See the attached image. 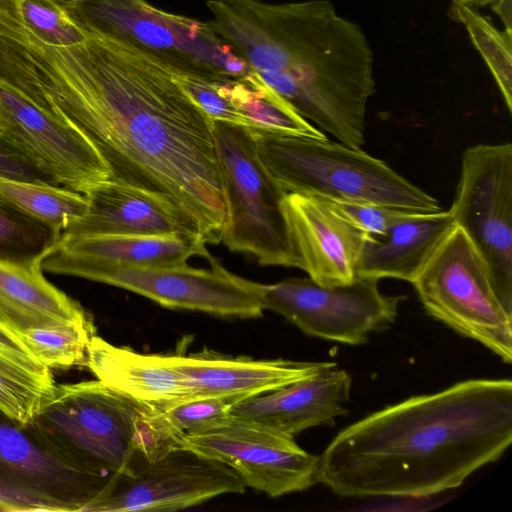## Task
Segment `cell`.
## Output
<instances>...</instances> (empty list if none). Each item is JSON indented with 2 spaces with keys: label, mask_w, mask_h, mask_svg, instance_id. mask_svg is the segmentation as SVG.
<instances>
[{
  "label": "cell",
  "mask_w": 512,
  "mask_h": 512,
  "mask_svg": "<svg viewBox=\"0 0 512 512\" xmlns=\"http://www.w3.org/2000/svg\"><path fill=\"white\" fill-rule=\"evenodd\" d=\"M52 108L76 125L111 178L168 199L204 244L221 242L227 202L213 124L172 70L139 50L87 35L67 48L18 23Z\"/></svg>",
  "instance_id": "6da1fadb"
},
{
  "label": "cell",
  "mask_w": 512,
  "mask_h": 512,
  "mask_svg": "<svg viewBox=\"0 0 512 512\" xmlns=\"http://www.w3.org/2000/svg\"><path fill=\"white\" fill-rule=\"evenodd\" d=\"M511 442V380L470 379L346 427L319 456L316 479L344 497H429L462 485Z\"/></svg>",
  "instance_id": "7a4b0ae2"
},
{
  "label": "cell",
  "mask_w": 512,
  "mask_h": 512,
  "mask_svg": "<svg viewBox=\"0 0 512 512\" xmlns=\"http://www.w3.org/2000/svg\"><path fill=\"white\" fill-rule=\"evenodd\" d=\"M212 30L273 91L340 143L361 148L375 91L361 28L328 0H208Z\"/></svg>",
  "instance_id": "3957f363"
},
{
  "label": "cell",
  "mask_w": 512,
  "mask_h": 512,
  "mask_svg": "<svg viewBox=\"0 0 512 512\" xmlns=\"http://www.w3.org/2000/svg\"><path fill=\"white\" fill-rule=\"evenodd\" d=\"M68 465L103 475H130L177 449L160 416L100 380L56 385L24 427Z\"/></svg>",
  "instance_id": "277c9868"
},
{
  "label": "cell",
  "mask_w": 512,
  "mask_h": 512,
  "mask_svg": "<svg viewBox=\"0 0 512 512\" xmlns=\"http://www.w3.org/2000/svg\"><path fill=\"white\" fill-rule=\"evenodd\" d=\"M248 129L261 163L286 193L366 201L422 212L442 210L433 196L361 148L328 138Z\"/></svg>",
  "instance_id": "5b68a950"
},
{
  "label": "cell",
  "mask_w": 512,
  "mask_h": 512,
  "mask_svg": "<svg viewBox=\"0 0 512 512\" xmlns=\"http://www.w3.org/2000/svg\"><path fill=\"white\" fill-rule=\"evenodd\" d=\"M87 35L129 45L175 73L212 80L254 72L208 22L172 14L147 0H60Z\"/></svg>",
  "instance_id": "8992f818"
},
{
  "label": "cell",
  "mask_w": 512,
  "mask_h": 512,
  "mask_svg": "<svg viewBox=\"0 0 512 512\" xmlns=\"http://www.w3.org/2000/svg\"><path fill=\"white\" fill-rule=\"evenodd\" d=\"M210 269L187 264L136 266L67 253L55 245L41 260V268L129 290L170 309L199 311L220 317L249 319L264 311L261 283L233 274L218 261Z\"/></svg>",
  "instance_id": "52a82bcc"
},
{
  "label": "cell",
  "mask_w": 512,
  "mask_h": 512,
  "mask_svg": "<svg viewBox=\"0 0 512 512\" xmlns=\"http://www.w3.org/2000/svg\"><path fill=\"white\" fill-rule=\"evenodd\" d=\"M213 134L228 214L221 242L260 265L301 269L282 208L287 193L261 163L249 129L214 121Z\"/></svg>",
  "instance_id": "ba28073f"
},
{
  "label": "cell",
  "mask_w": 512,
  "mask_h": 512,
  "mask_svg": "<svg viewBox=\"0 0 512 512\" xmlns=\"http://www.w3.org/2000/svg\"><path fill=\"white\" fill-rule=\"evenodd\" d=\"M433 318L512 360V313L498 299L486 265L464 231L454 226L411 282Z\"/></svg>",
  "instance_id": "9c48e42d"
},
{
  "label": "cell",
  "mask_w": 512,
  "mask_h": 512,
  "mask_svg": "<svg viewBox=\"0 0 512 512\" xmlns=\"http://www.w3.org/2000/svg\"><path fill=\"white\" fill-rule=\"evenodd\" d=\"M483 259L493 289L512 313V144H477L462 155L449 209Z\"/></svg>",
  "instance_id": "30bf717a"
},
{
  "label": "cell",
  "mask_w": 512,
  "mask_h": 512,
  "mask_svg": "<svg viewBox=\"0 0 512 512\" xmlns=\"http://www.w3.org/2000/svg\"><path fill=\"white\" fill-rule=\"evenodd\" d=\"M378 281L357 277L345 285L323 286L310 278H288L261 284L260 300L264 310L280 314L309 336L360 345L394 322L405 298L383 294Z\"/></svg>",
  "instance_id": "8fae6325"
},
{
  "label": "cell",
  "mask_w": 512,
  "mask_h": 512,
  "mask_svg": "<svg viewBox=\"0 0 512 512\" xmlns=\"http://www.w3.org/2000/svg\"><path fill=\"white\" fill-rule=\"evenodd\" d=\"M177 448L229 466L245 487L270 497L317 483L319 456L302 449L294 436L231 415L210 429L182 437Z\"/></svg>",
  "instance_id": "7c38bea8"
},
{
  "label": "cell",
  "mask_w": 512,
  "mask_h": 512,
  "mask_svg": "<svg viewBox=\"0 0 512 512\" xmlns=\"http://www.w3.org/2000/svg\"><path fill=\"white\" fill-rule=\"evenodd\" d=\"M115 476L61 461L0 410V510L83 512Z\"/></svg>",
  "instance_id": "4fadbf2b"
},
{
  "label": "cell",
  "mask_w": 512,
  "mask_h": 512,
  "mask_svg": "<svg viewBox=\"0 0 512 512\" xmlns=\"http://www.w3.org/2000/svg\"><path fill=\"white\" fill-rule=\"evenodd\" d=\"M244 491V483L229 466L178 448L133 474L116 475L83 512L176 511Z\"/></svg>",
  "instance_id": "5bb4252c"
},
{
  "label": "cell",
  "mask_w": 512,
  "mask_h": 512,
  "mask_svg": "<svg viewBox=\"0 0 512 512\" xmlns=\"http://www.w3.org/2000/svg\"><path fill=\"white\" fill-rule=\"evenodd\" d=\"M2 133L50 180L84 194L111 178V169L89 138L70 120L0 85Z\"/></svg>",
  "instance_id": "9a60e30c"
},
{
  "label": "cell",
  "mask_w": 512,
  "mask_h": 512,
  "mask_svg": "<svg viewBox=\"0 0 512 512\" xmlns=\"http://www.w3.org/2000/svg\"><path fill=\"white\" fill-rule=\"evenodd\" d=\"M282 208L301 269L310 279L323 286H337L357 278L362 249L370 235L322 197L290 192Z\"/></svg>",
  "instance_id": "2e32d148"
},
{
  "label": "cell",
  "mask_w": 512,
  "mask_h": 512,
  "mask_svg": "<svg viewBox=\"0 0 512 512\" xmlns=\"http://www.w3.org/2000/svg\"><path fill=\"white\" fill-rule=\"evenodd\" d=\"M83 195L88 204L86 213L64 229L59 238L165 234L198 238L182 213L157 193L108 179Z\"/></svg>",
  "instance_id": "e0dca14e"
},
{
  "label": "cell",
  "mask_w": 512,
  "mask_h": 512,
  "mask_svg": "<svg viewBox=\"0 0 512 512\" xmlns=\"http://www.w3.org/2000/svg\"><path fill=\"white\" fill-rule=\"evenodd\" d=\"M327 368L317 375L236 403L230 415L295 436L305 429L333 425L347 413L352 379L343 369Z\"/></svg>",
  "instance_id": "ac0fdd59"
},
{
  "label": "cell",
  "mask_w": 512,
  "mask_h": 512,
  "mask_svg": "<svg viewBox=\"0 0 512 512\" xmlns=\"http://www.w3.org/2000/svg\"><path fill=\"white\" fill-rule=\"evenodd\" d=\"M158 359L184 376L202 394L213 396L264 394L337 366L333 362L283 359L254 360L213 353L157 354Z\"/></svg>",
  "instance_id": "d6986e66"
},
{
  "label": "cell",
  "mask_w": 512,
  "mask_h": 512,
  "mask_svg": "<svg viewBox=\"0 0 512 512\" xmlns=\"http://www.w3.org/2000/svg\"><path fill=\"white\" fill-rule=\"evenodd\" d=\"M86 366L98 380L152 413L209 397L163 364L157 354L118 347L97 335L89 343Z\"/></svg>",
  "instance_id": "ffe728a7"
},
{
  "label": "cell",
  "mask_w": 512,
  "mask_h": 512,
  "mask_svg": "<svg viewBox=\"0 0 512 512\" xmlns=\"http://www.w3.org/2000/svg\"><path fill=\"white\" fill-rule=\"evenodd\" d=\"M42 257L27 262L0 259V324L16 335L92 320L77 301L44 277Z\"/></svg>",
  "instance_id": "44dd1931"
},
{
  "label": "cell",
  "mask_w": 512,
  "mask_h": 512,
  "mask_svg": "<svg viewBox=\"0 0 512 512\" xmlns=\"http://www.w3.org/2000/svg\"><path fill=\"white\" fill-rule=\"evenodd\" d=\"M455 226L449 210L413 213L364 243L357 277L412 282Z\"/></svg>",
  "instance_id": "7402d4cb"
},
{
  "label": "cell",
  "mask_w": 512,
  "mask_h": 512,
  "mask_svg": "<svg viewBox=\"0 0 512 512\" xmlns=\"http://www.w3.org/2000/svg\"><path fill=\"white\" fill-rule=\"evenodd\" d=\"M54 245L70 254L136 266H176L193 256L212 258L206 244L183 234L69 237Z\"/></svg>",
  "instance_id": "603a6c76"
},
{
  "label": "cell",
  "mask_w": 512,
  "mask_h": 512,
  "mask_svg": "<svg viewBox=\"0 0 512 512\" xmlns=\"http://www.w3.org/2000/svg\"><path fill=\"white\" fill-rule=\"evenodd\" d=\"M219 93L250 123V128L325 139L319 128L303 118L255 73L238 79L214 80Z\"/></svg>",
  "instance_id": "cb8c5ba5"
},
{
  "label": "cell",
  "mask_w": 512,
  "mask_h": 512,
  "mask_svg": "<svg viewBox=\"0 0 512 512\" xmlns=\"http://www.w3.org/2000/svg\"><path fill=\"white\" fill-rule=\"evenodd\" d=\"M0 195L59 234L88 208L83 194L46 182L0 176Z\"/></svg>",
  "instance_id": "d4e9b609"
},
{
  "label": "cell",
  "mask_w": 512,
  "mask_h": 512,
  "mask_svg": "<svg viewBox=\"0 0 512 512\" xmlns=\"http://www.w3.org/2000/svg\"><path fill=\"white\" fill-rule=\"evenodd\" d=\"M450 16L462 23L492 73L509 112H512V34L501 32L472 7L452 1Z\"/></svg>",
  "instance_id": "484cf974"
},
{
  "label": "cell",
  "mask_w": 512,
  "mask_h": 512,
  "mask_svg": "<svg viewBox=\"0 0 512 512\" xmlns=\"http://www.w3.org/2000/svg\"><path fill=\"white\" fill-rule=\"evenodd\" d=\"M56 385L51 369L35 372L0 358V410L22 427L49 401Z\"/></svg>",
  "instance_id": "4316f807"
},
{
  "label": "cell",
  "mask_w": 512,
  "mask_h": 512,
  "mask_svg": "<svg viewBox=\"0 0 512 512\" xmlns=\"http://www.w3.org/2000/svg\"><path fill=\"white\" fill-rule=\"evenodd\" d=\"M94 335L92 320L70 326L31 328L17 334L34 356L50 369L86 366L88 346Z\"/></svg>",
  "instance_id": "83f0119b"
},
{
  "label": "cell",
  "mask_w": 512,
  "mask_h": 512,
  "mask_svg": "<svg viewBox=\"0 0 512 512\" xmlns=\"http://www.w3.org/2000/svg\"><path fill=\"white\" fill-rule=\"evenodd\" d=\"M60 234L0 195V259L27 262L44 256Z\"/></svg>",
  "instance_id": "f1b7e54d"
},
{
  "label": "cell",
  "mask_w": 512,
  "mask_h": 512,
  "mask_svg": "<svg viewBox=\"0 0 512 512\" xmlns=\"http://www.w3.org/2000/svg\"><path fill=\"white\" fill-rule=\"evenodd\" d=\"M17 5L27 31L43 44L67 48L76 46L87 38L60 0H17Z\"/></svg>",
  "instance_id": "f546056e"
},
{
  "label": "cell",
  "mask_w": 512,
  "mask_h": 512,
  "mask_svg": "<svg viewBox=\"0 0 512 512\" xmlns=\"http://www.w3.org/2000/svg\"><path fill=\"white\" fill-rule=\"evenodd\" d=\"M0 0V85L15 90L40 107L54 111L28 50L7 30Z\"/></svg>",
  "instance_id": "4dcf8cb0"
},
{
  "label": "cell",
  "mask_w": 512,
  "mask_h": 512,
  "mask_svg": "<svg viewBox=\"0 0 512 512\" xmlns=\"http://www.w3.org/2000/svg\"><path fill=\"white\" fill-rule=\"evenodd\" d=\"M247 395L213 396L188 401L158 413L176 442L190 434L205 431L230 415L232 407ZM178 449V448H177Z\"/></svg>",
  "instance_id": "1f68e13d"
},
{
  "label": "cell",
  "mask_w": 512,
  "mask_h": 512,
  "mask_svg": "<svg viewBox=\"0 0 512 512\" xmlns=\"http://www.w3.org/2000/svg\"><path fill=\"white\" fill-rule=\"evenodd\" d=\"M326 199V198H325ZM349 222L370 236H382L399 220L417 212L379 203L326 199Z\"/></svg>",
  "instance_id": "d6a6232c"
},
{
  "label": "cell",
  "mask_w": 512,
  "mask_h": 512,
  "mask_svg": "<svg viewBox=\"0 0 512 512\" xmlns=\"http://www.w3.org/2000/svg\"><path fill=\"white\" fill-rule=\"evenodd\" d=\"M175 80L212 121L250 128V123L224 98L212 79L173 73Z\"/></svg>",
  "instance_id": "836d02e7"
},
{
  "label": "cell",
  "mask_w": 512,
  "mask_h": 512,
  "mask_svg": "<svg viewBox=\"0 0 512 512\" xmlns=\"http://www.w3.org/2000/svg\"><path fill=\"white\" fill-rule=\"evenodd\" d=\"M0 176L52 184L2 132H0Z\"/></svg>",
  "instance_id": "e575fe53"
},
{
  "label": "cell",
  "mask_w": 512,
  "mask_h": 512,
  "mask_svg": "<svg viewBox=\"0 0 512 512\" xmlns=\"http://www.w3.org/2000/svg\"><path fill=\"white\" fill-rule=\"evenodd\" d=\"M0 358L19 367L44 372V366L12 331L0 324Z\"/></svg>",
  "instance_id": "d590c367"
},
{
  "label": "cell",
  "mask_w": 512,
  "mask_h": 512,
  "mask_svg": "<svg viewBox=\"0 0 512 512\" xmlns=\"http://www.w3.org/2000/svg\"><path fill=\"white\" fill-rule=\"evenodd\" d=\"M491 5L493 11L501 18L502 22L504 23L505 31L512 34V0H495Z\"/></svg>",
  "instance_id": "8d00e7d4"
},
{
  "label": "cell",
  "mask_w": 512,
  "mask_h": 512,
  "mask_svg": "<svg viewBox=\"0 0 512 512\" xmlns=\"http://www.w3.org/2000/svg\"><path fill=\"white\" fill-rule=\"evenodd\" d=\"M470 7L486 6L492 4L495 0H452Z\"/></svg>",
  "instance_id": "74e56055"
},
{
  "label": "cell",
  "mask_w": 512,
  "mask_h": 512,
  "mask_svg": "<svg viewBox=\"0 0 512 512\" xmlns=\"http://www.w3.org/2000/svg\"><path fill=\"white\" fill-rule=\"evenodd\" d=\"M5 125H6L5 117H4L3 110H2V107L0 104V132H2L4 130Z\"/></svg>",
  "instance_id": "f35d334b"
}]
</instances>
